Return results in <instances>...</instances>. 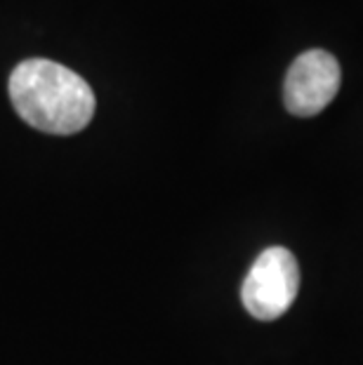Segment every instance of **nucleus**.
<instances>
[{
  "mask_svg": "<svg viewBox=\"0 0 363 365\" xmlns=\"http://www.w3.org/2000/svg\"><path fill=\"white\" fill-rule=\"evenodd\" d=\"M14 111L48 135H76L95 115V92L71 68L50 59H26L10 76Z\"/></svg>",
  "mask_w": 363,
  "mask_h": 365,
  "instance_id": "obj_1",
  "label": "nucleus"
},
{
  "mask_svg": "<svg viewBox=\"0 0 363 365\" xmlns=\"http://www.w3.org/2000/svg\"><path fill=\"white\" fill-rule=\"evenodd\" d=\"M300 290V267L285 247H267L255 259L241 287V299L257 321H276L290 309Z\"/></svg>",
  "mask_w": 363,
  "mask_h": 365,
  "instance_id": "obj_2",
  "label": "nucleus"
},
{
  "mask_svg": "<svg viewBox=\"0 0 363 365\" xmlns=\"http://www.w3.org/2000/svg\"><path fill=\"white\" fill-rule=\"evenodd\" d=\"M342 71L326 50H309L292 61L283 83V102L292 115L309 118L321 113L335 99Z\"/></svg>",
  "mask_w": 363,
  "mask_h": 365,
  "instance_id": "obj_3",
  "label": "nucleus"
}]
</instances>
